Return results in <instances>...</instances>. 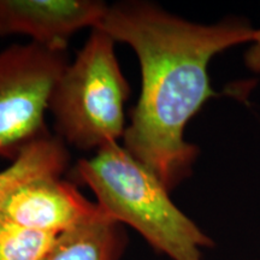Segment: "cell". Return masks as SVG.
<instances>
[{
    "instance_id": "cell-4",
    "label": "cell",
    "mask_w": 260,
    "mask_h": 260,
    "mask_svg": "<svg viewBox=\"0 0 260 260\" xmlns=\"http://www.w3.org/2000/svg\"><path fill=\"white\" fill-rule=\"evenodd\" d=\"M68 65L67 50L32 41L0 52V157L15 160L22 149L50 134L45 112Z\"/></svg>"
},
{
    "instance_id": "cell-6",
    "label": "cell",
    "mask_w": 260,
    "mask_h": 260,
    "mask_svg": "<svg viewBox=\"0 0 260 260\" xmlns=\"http://www.w3.org/2000/svg\"><path fill=\"white\" fill-rule=\"evenodd\" d=\"M100 212L70 182L45 177L25 183L0 205V216L18 225L60 236Z\"/></svg>"
},
{
    "instance_id": "cell-2",
    "label": "cell",
    "mask_w": 260,
    "mask_h": 260,
    "mask_svg": "<svg viewBox=\"0 0 260 260\" xmlns=\"http://www.w3.org/2000/svg\"><path fill=\"white\" fill-rule=\"evenodd\" d=\"M75 172L109 218L134 228L152 248L171 260H204V249L214 246L174 204L160 180L118 142L81 159Z\"/></svg>"
},
{
    "instance_id": "cell-3",
    "label": "cell",
    "mask_w": 260,
    "mask_h": 260,
    "mask_svg": "<svg viewBox=\"0 0 260 260\" xmlns=\"http://www.w3.org/2000/svg\"><path fill=\"white\" fill-rule=\"evenodd\" d=\"M116 41L98 28L69 63L52 90L48 110L64 144L98 151L124 136L128 81L115 52Z\"/></svg>"
},
{
    "instance_id": "cell-1",
    "label": "cell",
    "mask_w": 260,
    "mask_h": 260,
    "mask_svg": "<svg viewBox=\"0 0 260 260\" xmlns=\"http://www.w3.org/2000/svg\"><path fill=\"white\" fill-rule=\"evenodd\" d=\"M95 28L135 51L141 93L130 112L124 148L149 169L168 190L190 176L199 148L187 142L188 122L217 94L209 64L228 48L253 40L255 29L229 17L200 24L147 2L109 5Z\"/></svg>"
},
{
    "instance_id": "cell-7",
    "label": "cell",
    "mask_w": 260,
    "mask_h": 260,
    "mask_svg": "<svg viewBox=\"0 0 260 260\" xmlns=\"http://www.w3.org/2000/svg\"><path fill=\"white\" fill-rule=\"evenodd\" d=\"M126 237L122 224L100 212L58 237L45 260H119Z\"/></svg>"
},
{
    "instance_id": "cell-10",
    "label": "cell",
    "mask_w": 260,
    "mask_h": 260,
    "mask_svg": "<svg viewBox=\"0 0 260 260\" xmlns=\"http://www.w3.org/2000/svg\"><path fill=\"white\" fill-rule=\"evenodd\" d=\"M246 67L253 73H260V29L254 31L253 40L245 56Z\"/></svg>"
},
{
    "instance_id": "cell-8",
    "label": "cell",
    "mask_w": 260,
    "mask_h": 260,
    "mask_svg": "<svg viewBox=\"0 0 260 260\" xmlns=\"http://www.w3.org/2000/svg\"><path fill=\"white\" fill-rule=\"evenodd\" d=\"M70 154L58 136L47 134L22 149L11 165L0 171V205L12 191L45 177H61Z\"/></svg>"
},
{
    "instance_id": "cell-9",
    "label": "cell",
    "mask_w": 260,
    "mask_h": 260,
    "mask_svg": "<svg viewBox=\"0 0 260 260\" xmlns=\"http://www.w3.org/2000/svg\"><path fill=\"white\" fill-rule=\"evenodd\" d=\"M58 237L18 225L0 216V260H45Z\"/></svg>"
},
{
    "instance_id": "cell-5",
    "label": "cell",
    "mask_w": 260,
    "mask_h": 260,
    "mask_svg": "<svg viewBox=\"0 0 260 260\" xmlns=\"http://www.w3.org/2000/svg\"><path fill=\"white\" fill-rule=\"evenodd\" d=\"M107 8L96 0H0V35H28L45 47L67 50L75 32L95 28Z\"/></svg>"
}]
</instances>
